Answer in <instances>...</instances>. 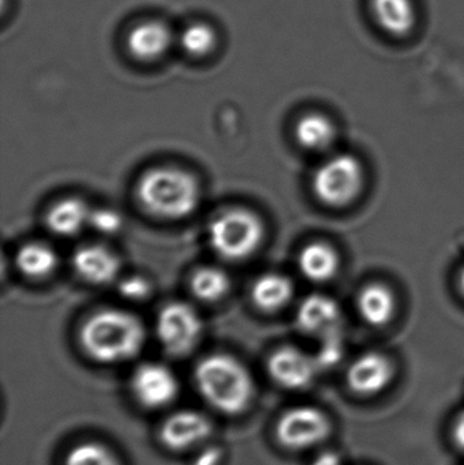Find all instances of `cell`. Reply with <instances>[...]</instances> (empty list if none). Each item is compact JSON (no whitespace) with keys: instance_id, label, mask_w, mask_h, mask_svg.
I'll return each instance as SVG.
<instances>
[{"instance_id":"cell-17","label":"cell","mask_w":464,"mask_h":465,"mask_svg":"<svg viewBox=\"0 0 464 465\" xmlns=\"http://www.w3.org/2000/svg\"><path fill=\"white\" fill-rule=\"evenodd\" d=\"M340 254L323 241L308 243L299 254V268L305 278L315 283L331 281L340 271Z\"/></svg>"},{"instance_id":"cell-8","label":"cell","mask_w":464,"mask_h":465,"mask_svg":"<svg viewBox=\"0 0 464 465\" xmlns=\"http://www.w3.org/2000/svg\"><path fill=\"white\" fill-rule=\"evenodd\" d=\"M133 398L147 410H163L171 406L180 392L176 374L161 363H143L131 379Z\"/></svg>"},{"instance_id":"cell-19","label":"cell","mask_w":464,"mask_h":465,"mask_svg":"<svg viewBox=\"0 0 464 465\" xmlns=\"http://www.w3.org/2000/svg\"><path fill=\"white\" fill-rule=\"evenodd\" d=\"M294 136L305 150L324 152L334 144L337 127L326 114L312 112L300 117L294 128Z\"/></svg>"},{"instance_id":"cell-14","label":"cell","mask_w":464,"mask_h":465,"mask_svg":"<svg viewBox=\"0 0 464 465\" xmlns=\"http://www.w3.org/2000/svg\"><path fill=\"white\" fill-rule=\"evenodd\" d=\"M356 305L367 324L380 328L394 320L398 303L391 287L381 282H370L360 290Z\"/></svg>"},{"instance_id":"cell-22","label":"cell","mask_w":464,"mask_h":465,"mask_svg":"<svg viewBox=\"0 0 464 465\" xmlns=\"http://www.w3.org/2000/svg\"><path fill=\"white\" fill-rule=\"evenodd\" d=\"M176 43L188 56H207L217 46V32L206 22H193L176 35Z\"/></svg>"},{"instance_id":"cell-15","label":"cell","mask_w":464,"mask_h":465,"mask_svg":"<svg viewBox=\"0 0 464 465\" xmlns=\"http://www.w3.org/2000/svg\"><path fill=\"white\" fill-rule=\"evenodd\" d=\"M340 320V305L323 294H312L305 298L297 311L300 330L312 335H330L338 328Z\"/></svg>"},{"instance_id":"cell-27","label":"cell","mask_w":464,"mask_h":465,"mask_svg":"<svg viewBox=\"0 0 464 465\" xmlns=\"http://www.w3.org/2000/svg\"><path fill=\"white\" fill-rule=\"evenodd\" d=\"M223 458H225V452L222 448L218 445H207L198 450L191 465H221Z\"/></svg>"},{"instance_id":"cell-28","label":"cell","mask_w":464,"mask_h":465,"mask_svg":"<svg viewBox=\"0 0 464 465\" xmlns=\"http://www.w3.org/2000/svg\"><path fill=\"white\" fill-rule=\"evenodd\" d=\"M452 439L455 445L464 452V411L455 420L454 428H452Z\"/></svg>"},{"instance_id":"cell-2","label":"cell","mask_w":464,"mask_h":465,"mask_svg":"<svg viewBox=\"0 0 464 465\" xmlns=\"http://www.w3.org/2000/svg\"><path fill=\"white\" fill-rule=\"evenodd\" d=\"M203 401L223 415L242 414L255 398V382L248 369L232 355L212 354L203 358L193 373Z\"/></svg>"},{"instance_id":"cell-21","label":"cell","mask_w":464,"mask_h":465,"mask_svg":"<svg viewBox=\"0 0 464 465\" xmlns=\"http://www.w3.org/2000/svg\"><path fill=\"white\" fill-rule=\"evenodd\" d=\"M56 252L43 242L25 243L16 253V267L29 278H45L56 270Z\"/></svg>"},{"instance_id":"cell-11","label":"cell","mask_w":464,"mask_h":465,"mask_svg":"<svg viewBox=\"0 0 464 465\" xmlns=\"http://www.w3.org/2000/svg\"><path fill=\"white\" fill-rule=\"evenodd\" d=\"M394 363L380 352H365L353 361L346 380L349 388L360 396H376L394 380Z\"/></svg>"},{"instance_id":"cell-25","label":"cell","mask_w":464,"mask_h":465,"mask_svg":"<svg viewBox=\"0 0 464 465\" xmlns=\"http://www.w3.org/2000/svg\"><path fill=\"white\" fill-rule=\"evenodd\" d=\"M122 217L114 210L98 209L90 213L89 225L101 234H114L122 229Z\"/></svg>"},{"instance_id":"cell-13","label":"cell","mask_w":464,"mask_h":465,"mask_svg":"<svg viewBox=\"0 0 464 465\" xmlns=\"http://www.w3.org/2000/svg\"><path fill=\"white\" fill-rule=\"evenodd\" d=\"M73 265L84 281L93 284L109 283L120 271L119 257L103 245L82 246L74 253Z\"/></svg>"},{"instance_id":"cell-1","label":"cell","mask_w":464,"mask_h":465,"mask_svg":"<svg viewBox=\"0 0 464 465\" xmlns=\"http://www.w3.org/2000/svg\"><path fill=\"white\" fill-rule=\"evenodd\" d=\"M146 339L138 317L119 309H104L82 325V349L98 363H122L141 352Z\"/></svg>"},{"instance_id":"cell-12","label":"cell","mask_w":464,"mask_h":465,"mask_svg":"<svg viewBox=\"0 0 464 465\" xmlns=\"http://www.w3.org/2000/svg\"><path fill=\"white\" fill-rule=\"evenodd\" d=\"M176 43L173 30L160 19L139 22L128 32L125 44L128 52L141 62H154L163 57Z\"/></svg>"},{"instance_id":"cell-23","label":"cell","mask_w":464,"mask_h":465,"mask_svg":"<svg viewBox=\"0 0 464 465\" xmlns=\"http://www.w3.org/2000/svg\"><path fill=\"white\" fill-rule=\"evenodd\" d=\"M191 289L199 300L215 302L231 289V279L217 267H202L191 278Z\"/></svg>"},{"instance_id":"cell-18","label":"cell","mask_w":464,"mask_h":465,"mask_svg":"<svg viewBox=\"0 0 464 465\" xmlns=\"http://www.w3.org/2000/svg\"><path fill=\"white\" fill-rule=\"evenodd\" d=\"M90 213L92 210L81 199H62L46 213V225L54 234L70 237L89 225Z\"/></svg>"},{"instance_id":"cell-7","label":"cell","mask_w":464,"mask_h":465,"mask_svg":"<svg viewBox=\"0 0 464 465\" xmlns=\"http://www.w3.org/2000/svg\"><path fill=\"white\" fill-rule=\"evenodd\" d=\"M202 330L203 325L198 312L184 302L163 306L155 327L161 346L173 357L190 354L201 339Z\"/></svg>"},{"instance_id":"cell-29","label":"cell","mask_w":464,"mask_h":465,"mask_svg":"<svg viewBox=\"0 0 464 465\" xmlns=\"http://www.w3.org/2000/svg\"><path fill=\"white\" fill-rule=\"evenodd\" d=\"M311 465H343L342 458L334 450H326L321 453Z\"/></svg>"},{"instance_id":"cell-6","label":"cell","mask_w":464,"mask_h":465,"mask_svg":"<svg viewBox=\"0 0 464 465\" xmlns=\"http://www.w3.org/2000/svg\"><path fill=\"white\" fill-rule=\"evenodd\" d=\"M331 422L321 410L299 406L281 415L275 426L278 442L289 450H307L326 441Z\"/></svg>"},{"instance_id":"cell-30","label":"cell","mask_w":464,"mask_h":465,"mask_svg":"<svg viewBox=\"0 0 464 465\" xmlns=\"http://www.w3.org/2000/svg\"><path fill=\"white\" fill-rule=\"evenodd\" d=\"M458 289L464 297V267L460 270L459 276H458Z\"/></svg>"},{"instance_id":"cell-3","label":"cell","mask_w":464,"mask_h":465,"mask_svg":"<svg viewBox=\"0 0 464 465\" xmlns=\"http://www.w3.org/2000/svg\"><path fill=\"white\" fill-rule=\"evenodd\" d=\"M136 193L147 213L163 220L188 217L199 203L195 177L177 168L150 169L139 180Z\"/></svg>"},{"instance_id":"cell-26","label":"cell","mask_w":464,"mask_h":465,"mask_svg":"<svg viewBox=\"0 0 464 465\" xmlns=\"http://www.w3.org/2000/svg\"><path fill=\"white\" fill-rule=\"evenodd\" d=\"M152 286L142 276H130L120 283L119 292L128 300L141 301L149 295Z\"/></svg>"},{"instance_id":"cell-24","label":"cell","mask_w":464,"mask_h":465,"mask_svg":"<svg viewBox=\"0 0 464 465\" xmlns=\"http://www.w3.org/2000/svg\"><path fill=\"white\" fill-rule=\"evenodd\" d=\"M64 465H123L116 453L101 444L86 441L75 445L68 450Z\"/></svg>"},{"instance_id":"cell-10","label":"cell","mask_w":464,"mask_h":465,"mask_svg":"<svg viewBox=\"0 0 464 465\" xmlns=\"http://www.w3.org/2000/svg\"><path fill=\"white\" fill-rule=\"evenodd\" d=\"M318 361L296 347H282L270 357L267 369L275 384L285 390H305L312 384Z\"/></svg>"},{"instance_id":"cell-5","label":"cell","mask_w":464,"mask_h":465,"mask_svg":"<svg viewBox=\"0 0 464 465\" xmlns=\"http://www.w3.org/2000/svg\"><path fill=\"white\" fill-rule=\"evenodd\" d=\"M364 184V166L349 153H340L324 161L312 177L313 193L321 203L331 209L350 206L361 195Z\"/></svg>"},{"instance_id":"cell-20","label":"cell","mask_w":464,"mask_h":465,"mask_svg":"<svg viewBox=\"0 0 464 465\" xmlns=\"http://www.w3.org/2000/svg\"><path fill=\"white\" fill-rule=\"evenodd\" d=\"M294 286L282 273H264L253 283L252 301L264 312H277L285 308L293 298Z\"/></svg>"},{"instance_id":"cell-16","label":"cell","mask_w":464,"mask_h":465,"mask_svg":"<svg viewBox=\"0 0 464 465\" xmlns=\"http://www.w3.org/2000/svg\"><path fill=\"white\" fill-rule=\"evenodd\" d=\"M370 14L387 35L405 37L417 25V8L413 0H370Z\"/></svg>"},{"instance_id":"cell-9","label":"cell","mask_w":464,"mask_h":465,"mask_svg":"<svg viewBox=\"0 0 464 465\" xmlns=\"http://www.w3.org/2000/svg\"><path fill=\"white\" fill-rule=\"evenodd\" d=\"M214 431L212 420L195 410L169 415L160 428V441L171 452L182 453L203 447Z\"/></svg>"},{"instance_id":"cell-4","label":"cell","mask_w":464,"mask_h":465,"mask_svg":"<svg viewBox=\"0 0 464 465\" xmlns=\"http://www.w3.org/2000/svg\"><path fill=\"white\" fill-rule=\"evenodd\" d=\"M263 223L244 207H232L218 213L209 225L210 245L215 253L231 262L252 256L263 241Z\"/></svg>"}]
</instances>
